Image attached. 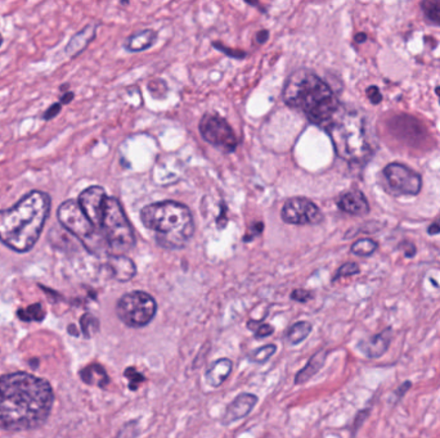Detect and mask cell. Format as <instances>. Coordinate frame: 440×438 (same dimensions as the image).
<instances>
[{
	"label": "cell",
	"mask_w": 440,
	"mask_h": 438,
	"mask_svg": "<svg viewBox=\"0 0 440 438\" xmlns=\"http://www.w3.org/2000/svg\"><path fill=\"white\" fill-rule=\"evenodd\" d=\"M55 402L50 383L26 372L0 378V428L35 430L47 422Z\"/></svg>",
	"instance_id": "6da1fadb"
},
{
	"label": "cell",
	"mask_w": 440,
	"mask_h": 438,
	"mask_svg": "<svg viewBox=\"0 0 440 438\" xmlns=\"http://www.w3.org/2000/svg\"><path fill=\"white\" fill-rule=\"evenodd\" d=\"M50 207L48 193L32 190L11 209L0 210V242L17 253L32 250L43 233Z\"/></svg>",
	"instance_id": "7a4b0ae2"
},
{
	"label": "cell",
	"mask_w": 440,
	"mask_h": 438,
	"mask_svg": "<svg viewBox=\"0 0 440 438\" xmlns=\"http://www.w3.org/2000/svg\"><path fill=\"white\" fill-rule=\"evenodd\" d=\"M282 97L287 106L301 111L312 124L323 129L340 111L338 97L312 71H295L284 85Z\"/></svg>",
	"instance_id": "3957f363"
},
{
	"label": "cell",
	"mask_w": 440,
	"mask_h": 438,
	"mask_svg": "<svg viewBox=\"0 0 440 438\" xmlns=\"http://www.w3.org/2000/svg\"><path fill=\"white\" fill-rule=\"evenodd\" d=\"M141 220L155 234L156 242L169 250L184 248L195 233V222L188 207L174 201L146 206L141 211Z\"/></svg>",
	"instance_id": "277c9868"
},
{
	"label": "cell",
	"mask_w": 440,
	"mask_h": 438,
	"mask_svg": "<svg viewBox=\"0 0 440 438\" xmlns=\"http://www.w3.org/2000/svg\"><path fill=\"white\" fill-rule=\"evenodd\" d=\"M335 150L348 161H361L369 155L370 148L366 141L364 124L357 113L336 115L326 127Z\"/></svg>",
	"instance_id": "5b68a950"
},
{
	"label": "cell",
	"mask_w": 440,
	"mask_h": 438,
	"mask_svg": "<svg viewBox=\"0 0 440 438\" xmlns=\"http://www.w3.org/2000/svg\"><path fill=\"white\" fill-rule=\"evenodd\" d=\"M99 232L102 233L110 256H125L126 252L133 250L135 246L133 227L126 218L123 206L114 197H109L106 201Z\"/></svg>",
	"instance_id": "8992f818"
},
{
	"label": "cell",
	"mask_w": 440,
	"mask_h": 438,
	"mask_svg": "<svg viewBox=\"0 0 440 438\" xmlns=\"http://www.w3.org/2000/svg\"><path fill=\"white\" fill-rule=\"evenodd\" d=\"M57 218L63 229L79 239L90 253L101 255L103 250L107 252L102 233L88 219L78 201H64L57 210Z\"/></svg>",
	"instance_id": "52a82bcc"
},
{
	"label": "cell",
	"mask_w": 440,
	"mask_h": 438,
	"mask_svg": "<svg viewBox=\"0 0 440 438\" xmlns=\"http://www.w3.org/2000/svg\"><path fill=\"white\" fill-rule=\"evenodd\" d=\"M158 302L150 293L133 290L124 295L116 304V315L129 328H144L155 319Z\"/></svg>",
	"instance_id": "ba28073f"
},
{
	"label": "cell",
	"mask_w": 440,
	"mask_h": 438,
	"mask_svg": "<svg viewBox=\"0 0 440 438\" xmlns=\"http://www.w3.org/2000/svg\"><path fill=\"white\" fill-rule=\"evenodd\" d=\"M200 133L205 141L216 148L227 153L235 152L238 146V139L233 129L224 118L212 113H206L200 121Z\"/></svg>",
	"instance_id": "9c48e42d"
},
{
	"label": "cell",
	"mask_w": 440,
	"mask_h": 438,
	"mask_svg": "<svg viewBox=\"0 0 440 438\" xmlns=\"http://www.w3.org/2000/svg\"><path fill=\"white\" fill-rule=\"evenodd\" d=\"M384 178L389 192L395 196H417L422 188V178L406 164L393 162L384 169Z\"/></svg>",
	"instance_id": "30bf717a"
},
{
	"label": "cell",
	"mask_w": 440,
	"mask_h": 438,
	"mask_svg": "<svg viewBox=\"0 0 440 438\" xmlns=\"http://www.w3.org/2000/svg\"><path fill=\"white\" fill-rule=\"evenodd\" d=\"M281 218L291 225H318L323 221V213L310 199L294 197L283 204Z\"/></svg>",
	"instance_id": "8fae6325"
},
{
	"label": "cell",
	"mask_w": 440,
	"mask_h": 438,
	"mask_svg": "<svg viewBox=\"0 0 440 438\" xmlns=\"http://www.w3.org/2000/svg\"><path fill=\"white\" fill-rule=\"evenodd\" d=\"M107 198L109 196L106 195V190L102 187L93 185L83 190L78 199V204H80L81 210L98 230L101 229V224H102L103 212H104Z\"/></svg>",
	"instance_id": "7c38bea8"
},
{
	"label": "cell",
	"mask_w": 440,
	"mask_h": 438,
	"mask_svg": "<svg viewBox=\"0 0 440 438\" xmlns=\"http://www.w3.org/2000/svg\"><path fill=\"white\" fill-rule=\"evenodd\" d=\"M389 127L392 129V133L399 141L408 143L409 146H422L427 133L425 130L421 122H418L416 118H411L407 115H401L392 118L389 122Z\"/></svg>",
	"instance_id": "4fadbf2b"
},
{
	"label": "cell",
	"mask_w": 440,
	"mask_h": 438,
	"mask_svg": "<svg viewBox=\"0 0 440 438\" xmlns=\"http://www.w3.org/2000/svg\"><path fill=\"white\" fill-rule=\"evenodd\" d=\"M258 402H259V399L256 395L249 393V392L240 393L226 409L224 414L221 416V424L231 425L233 423L244 419L252 413V409Z\"/></svg>",
	"instance_id": "5bb4252c"
},
{
	"label": "cell",
	"mask_w": 440,
	"mask_h": 438,
	"mask_svg": "<svg viewBox=\"0 0 440 438\" xmlns=\"http://www.w3.org/2000/svg\"><path fill=\"white\" fill-rule=\"evenodd\" d=\"M392 339H393V328L386 327L378 334L359 341L357 348L367 359H378L387 353V350L390 348Z\"/></svg>",
	"instance_id": "9a60e30c"
},
{
	"label": "cell",
	"mask_w": 440,
	"mask_h": 438,
	"mask_svg": "<svg viewBox=\"0 0 440 438\" xmlns=\"http://www.w3.org/2000/svg\"><path fill=\"white\" fill-rule=\"evenodd\" d=\"M338 206L341 211L353 216H364L370 212V204L361 190L346 192L338 198Z\"/></svg>",
	"instance_id": "2e32d148"
},
{
	"label": "cell",
	"mask_w": 440,
	"mask_h": 438,
	"mask_svg": "<svg viewBox=\"0 0 440 438\" xmlns=\"http://www.w3.org/2000/svg\"><path fill=\"white\" fill-rule=\"evenodd\" d=\"M107 269L110 270L112 278L120 283L129 282L137 274V267L133 260L126 256H110L107 261Z\"/></svg>",
	"instance_id": "e0dca14e"
},
{
	"label": "cell",
	"mask_w": 440,
	"mask_h": 438,
	"mask_svg": "<svg viewBox=\"0 0 440 438\" xmlns=\"http://www.w3.org/2000/svg\"><path fill=\"white\" fill-rule=\"evenodd\" d=\"M232 369H233V362L228 358H221L214 361L205 374L206 383L212 388H219L220 386H223L228 379L232 373Z\"/></svg>",
	"instance_id": "ac0fdd59"
},
{
	"label": "cell",
	"mask_w": 440,
	"mask_h": 438,
	"mask_svg": "<svg viewBox=\"0 0 440 438\" xmlns=\"http://www.w3.org/2000/svg\"><path fill=\"white\" fill-rule=\"evenodd\" d=\"M327 355H329V353H327L326 348H321V350H318L317 353H315V355L308 361L307 365L304 368L300 369L299 372L296 373L295 381H294L295 384L296 386L305 384L313 376H317L321 372V369L324 367L326 360H327Z\"/></svg>",
	"instance_id": "d6986e66"
},
{
	"label": "cell",
	"mask_w": 440,
	"mask_h": 438,
	"mask_svg": "<svg viewBox=\"0 0 440 438\" xmlns=\"http://www.w3.org/2000/svg\"><path fill=\"white\" fill-rule=\"evenodd\" d=\"M95 30H97V26L95 24H90L85 26L83 30H80L78 34H75L64 48L67 57L75 58L81 55L84 49L90 44V41L95 39Z\"/></svg>",
	"instance_id": "ffe728a7"
},
{
	"label": "cell",
	"mask_w": 440,
	"mask_h": 438,
	"mask_svg": "<svg viewBox=\"0 0 440 438\" xmlns=\"http://www.w3.org/2000/svg\"><path fill=\"white\" fill-rule=\"evenodd\" d=\"M80 378L88 386L106 388L110 384V376L99 364H90L80 370Z\"/></svg>",
	"instance_id": "44dd1931"
},
{
	"label": "cell",
	"mask_w": 440,
	"mask_h": 438,
	"mask_svg": "<svg viewBox=\"0 0 440 438\" xmlns=\"http://www.w3.org/2000/svg\"><path fill=\"white\" fill-rule=\"evenodd\" d=\"M158 39V34L153 30H143L132 35L126 40L125 47L129 52H142L155 44Z\"/></svg>",
	"instance_id": "7402d4cb"
},
{
	"label": "cell",
	"mask_w": 440,
	"mask_h": 438,
	"mask_svg": "<svg viewBox=\"0 0 440 438\" xmlns=\"http://www.w3.org/2000/svg\"><path fill=\"white\" fill-rule=\"evenodd\" d=\"M312 330H313L312 323L307 320L296 321L287 330L286 339L289 344L296 346V344H301L303 341H305Z\"/></svg>",
	"instance_id": "603a6c76"
},
{
	"label": "cell",
	"mask_w": 440,
	"mask_h": 438,
	"mask_svg": "<svg viewBox=\"0 0 440 438\" xmlns=\"http://www.w3.org/2000/svg\"><path fill=\"white\" fill-rule=\"evenodd\" d=\"M378 242H375L371 238H363L352 246V253L355 256H361V257H369L371 255H373L378 250Z\"/></svg>",
	"instance_id": "cb8c5ba5"
},
{
	"label": "cell",
	"mask_w": 440,
	"mask_h": 438,
	"mask_svg": "<svg viewBox=\"0 0 440 438\" xmlns=\"http://www.w3.org/2000/svg\"><path fill=\"white\" fill-rule=\"evenodd\" d=\"M277 353V344H268L249 353L247 359L254 364H264Z\"/></svg>",
	"instance_id": "d4e9b609"
},
{
	"label": "cell",
	"mask_w": 440,
	"mask_h": 438,
	"mask_svg": "<svg viewBox=\"0 0 440 438\" xmlns=\"http://www.w3.org/2000/svg\"><path fill=\"white\" fill-rule=\"evenodd\" d=\"M80 327H81V332L85 338H92L99 332L101 324L95 315L84 313L80 319Z\"/></svg>",
	"instance_id": "484cf974"
},
{
	"label": "cell",
	"mask_w": 440,
	"mask_h": 438,
	"mask_svg": "<svg viewBox=\"0 0 440 438\" xmlns=\"http://www.w3.org/2000/svg\"><path fill=\"white\" fill-rule=\"evenodd\" d=\"M246 327L249 330H252L254 333V337L256 339H261V338H267L270 337L275 333V327L269 325L267 323H263L261 320H255V319H250L247 321Z\"/></svg>",
	"instance_id": "4316f807"
},
{
	"label": "cell",
	"mask_w": 440,
	"mask_h": 438,
	"mask_svg": "<svg viewBox=\"0 0 440 438\" xmlns=\"http://www.w3.org/2000/svg\"><path fill=\"white\" fill-rule=\"evenodd\" d=\"M18 318L24 321H41L46 316L44 307L41 304H35V305L29 306L27 309L18 310Z\"/></svg>",
	"instance_id": "83f0119b"
},
{
	"label": "cell",
	"mask_w": 440,
	"mask_h": 438,
	"mask_svg": "<svg viewBox=\"0 0 440 438\" xmlns=\"http://www.w3.org/2000/svg\"><path fill=\"white\" fill-rule=\"evenodd\" d=\"M421 8L425 16L427 17L432 24H440V0H426L421 3Z\"/></svg>",
	"instance_id": "f1b7e54d"
},
{
	"label": "cell",
	"mask_w": 440,
	"mask_h": 438,
	"mask_svg": "<svg viewBox=\"0 0 440 438\" xmlns=\"http://www.w3.org/2000/svg\"><path fill=\"white\" fill-rule=\"evenodd\" d=\"M124 376L129 381V390L130 391H137L142 383L147 382V378L142 374L141 372H138L134 367L125 369L124 372Z\"/></svg>",
	"instance_id": "f546056e"
},
{
	"label": "cell",
	"mask_w": 440,
	"mask_h": 438,
	"mask_svg": "<svg viewBox=\"0 0 440 438\" xmlns=\"http://www.w3.org/2000/svg\"><path fill=\"white\" fill-rule=\"evenodd\" d=\"M359 271H361V269L355 262H346L343 267H338L336 274L332 278V282H338V279H341V278H348V276L359 274Z\"/></svg>",
	"instance_id": "4dcf8cb0"
},
{
	"label": "cell",
	"mask_w": 440,
	"mask_h": 438,
	"mask_svg": "<svg viewBox=\"0 0 440 438\" xmlns=\"http://www.w3.org/2000/svg\"><path fill=\"white\" fill-rule=\"evenodd\" d=\"M370 413L371 409H363V410L357 413L355 418H354L353 424H352V436H353V437H355L357 432H358L362 425H363V423L369 419Z\"/></svg>",
	"instance_id": "1f68e13d"
},
{
	"label": "cell",
	"mask_w": 440,
	"mask_h": 438,
	"mask_svg": "<svg viewBox=\"0 0 440 438\" xmlns=\"http://www.w3.org/2000/svg\"><path fill=\"white\" fill-rule=\"evenodd\" d=\"M290 297L292 301H296L300 304H307L308 301L313 298V293L307 290H294L291 292Z\"/></svg>",
	"instance_id": "d6a6232c"
},
{
	"label": "cell",
	"mask_w": 440,
	"mask_h": 438,
	"mask_svg": "<svg viewBox=\"0 0 440 438\" xmlns=\"http://www.w3.org/2000/svg\"><path fill=\"white\" fill-rule=\"evenodd\" d=\"M137 435H138L137 421H133V422L126 423L123 430H120L118 438H135Z\"/></svg>",
	"instance_id": "836d02e7"
},
{
	"label": "cell",
	"mask_w": 440,
	"mask_h": 438,
	"mask_svg": "<svg viewBox=\"0 0 440 438\" xmlns=\"http://www.w3.org/2000/svg\"><path fill=\"white\" fill-rule=\"evenodd\" d=\"M61 111H62V104L60 102L55 103L50 107H48L41 118H43V120H46V121L53 120V118H57L61 113Z\"/></svg>",
	"instance_id": "e575fe53"
},
{
	"label": "cell",
	"mask_w": 440,
	"mask_h": 438,
	"mask_svg": "<svg viewBox=\"0 0 440 438\" xmlns=\"http://www.w3.org/2000/svg\"><path fill=\"white\" fill-rule=\"evenodd\" d=\"M411 387H412V382H411V381H406L404 383H401V386L393 392L394 399H395L394 404H398V402L404 397V395L411 390Z\"/></svg>",
	"instance_id": "d590c367"
},
{
	"label": "cell",
	"mask_w": 440,
	"mask_h": 438,
	"mask_svg": "<svg viewBox=\"0 0 440 438\" xmlns=\"http://www.w3.org/2000/svg\"><path fill=\"white\" fill-rule=\"evenodd\" d=\"M367 97H369V99L372 102V104H378V103L383 101V95L380 93V89H378V86H370L367 89Z\"/></svg>",
	"instance_id": "8d00e7d4"
},
{
	"label": "cell",
	"mask_w": 440,
	"mask_h": 438,
	"mask_svg": "<svg viewBox=\"0 0 440 438\" xmlns=\"http://www.w3.org/2000/svg\"><path fill=\"white\" fill-rule=\"evenodd\" d=\"M399 248L401 250H404V255H406V257L412 258L415 257V255H416V247H415V244L411 242H403L399 244Z\"/></svg>",
	"instance_id": "74e56055"
},
{
	"label": "cell",
	"mask_w": 440,
	"mask_h": 438,
	"mask_svg": "<svg viewBox=\"0 0 440 438\" xmlns=\"http://www.w3.org/2000/svg\"><path fill=\"white\" fill-rule=\"evenodd\" d=\"M427 233L430 235H436L440 233V215L436 219L432 221L430 227L427 229Z\"/></svg>",
	"instance_id": "f35d334b"
},
{
	"label": "cell",
	"mask_w": 440,
	"mask_h": 438,
	"mask_svg": "<svg viewBox=\"0 0 440 438\" xmlns=\"http://www.w3.org/2000/svg\"><path fill=\"white\" fill-rule=\"evenodd\" d=\"M72 99H74V93H71V92H67L66 94H63L62 97H61V99H60V103H61L62 106L63 104H69V103H70Z\"/></svg>",
	"instance_id": "ab89813d"
},
{
	"label": "cell",
	"mask_w": 440,
	"mask_h": 438,
	"mask_svg": "<svg viewBox=\"0 0 440 438\" xmlns=\"http://www.w3.org/2000/svg\"><path fill=\"white\" fill-rule=\"evenodd\" d=\"M268 38H269V32L267 30H263V31H260L258 34V36H256V39L259 43H264V41H267Z\"/></svg>",
	"instance_id": "60d3db41"
},
{
	"label": "cell",
	"mask_w": 440,
	"mask_h": 438,
	"mask_svg": "<svg viewBox=\"0 0 440 438\" xmlns=\"http://www.w3.org/2000/svg\"><path fill=\"white\" fill-rule=\"evenodd\" d=\"M366 39H367V35H366V34H358V35L355 36V41H357V43H363Z\"/></svg>",
	"instance_id": "b9f144b4"
},
{
	"label": "cell",
	"mask_w": 440,
	"mask_h": 438,
	"mask_svg": "<svg viewBox=\"0 0 440 438\" xmlns=\"http://www.w3.org/2000/svg\"><path fill=\"white\" fill-rule=\"evenodd\" d=\"M3 41H4V39H3V35H1V34H0V47H1V45H3Z\"/></svg>",
	"instance_id": "7bdbcfd3"
},
{
	"label": "cell",
	"mask_w": 440,
	"mask_h": 438,
	"mask_svg": "<svg viewBox=\"0 0 440 438\" xmlns=\"http://www.w3.org/2000/svg\"><path fill=\"white\" fill-rule=\"evenodd\" d=\"M435 92H436V95L439 97V99H440V86L439 87H436V90H435Z\"/></svg>",
	"instance_id": "ee69618b"
}]
</instances>
